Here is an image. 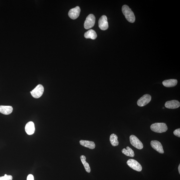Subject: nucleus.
<instances>
[{
    "instance_id": "obj_1",
    "label": "nucleus",
    "mask_w": 180,
    "mask_h": 180,
    "mask_svg": "<svg viewBox=\"0 0 180 180\" xmlns=\"http://www.w3.org/2000/svg\"><path fill=\"white\" fill-rule=\"evenodd\" d=\"M122 11L127 20L130 23L135 22V18L134 13L129 6L126 5L122 6Z\"/></svg>"
},
{
    "instance_id": "obj_2",
    "label": "nucleus",
    "mask_w": 180,
    "mask_h": 180,
    "mask_svg": "<svg viewBox=\"0 0 180 180\" xmlns=\"http://www.w3.org/2000/svg\"><path fill=\"white\" fill-rule=\"evenodd\" d=\"M150 129L154 132L162 133L166 132L168 130V127L164 123H156L150 126Z\"/></svg>"
},
{
    "instance_id": "obj_3",
    "label": "nucleus",
    "mask_w": 180,
    "mask_h": 180,
    "mask_svg": "<svg viewBox=\"0 0 180 180\" xmlns=\"http://www.w3.org/2000/svg\"><path fill=\"white\" fill-rule=\"evenodd\" d=\"M96 18L94 15L90 14L86 18L84 23V27L88 29L92 28L95 24Z\"/></svg>"
},
{
    "instance_id": "obj_4",
    "label": "nucleus",
    "mask_w": 180,
    "mask_h": 180,
    "mask_svg": "<svg viewBox=\"0 0 180 180\" xmlns=\"http://www.w3.org/2000/svg\"><path fill=\"white\" fill-rule=\"evenodd\" d=\"M44 88L41 84H39L31 92V94L34 98H38L41 97L43 94Z\"/></svg>"
},
{
    "instance_id": "obj_5",
    "label": "nucleus",
    "mask_w": 180,
    "mask_h": 180,
    "mask_svg": "<svg viewBox=\"0 0 180 180\" xmlns=\"http://www.w3.org/2000/svg\"><path fill=\"white\" fill-rule=\"evenodd\" d=\"M130 143L133 147L139 149H143V144L135 135H131L130 137Z\"/></svg>"
},
{
    "instance_id": "obj_6",
    "label": "nucleus",
    "mask_w": 180,
    "mask_h": 180,
    "mask_svg": "<svg viewBox=\"0 0 180 180\" xmlns=\"http://www.w3.org/2000/svg\"><path fill=\"white\" fill-rule=\"evenodd\" d=\"M127 164L130 168L137 171H141L142 167L140 164L134 159H130L127 162Z\"/></svg>"
},
{
    "instance_id": "obj_7",
    "label": "nucleus",
    "mask_w": 180,
    "mask_h": 180,
    "mask_svg": "<svg viewBox=\"0 0 180 180\" xmlns=\"http://www.w3.org/2000/svg\"><path fill=\"white\" fill-rule=\"evenodd\" d=\"M151 97L150 95L146 94L140 98L137 102V105L139 107H142L147 105L151 101Z\"/></svg>"
},
{
    "instance_id": "obj_8",
    "label": "nucleus",
    "mask_w": 180,
    "mask_h": 180,
    "mask_svg": "<svg viewBox=\"0 0 180 180\" xmlns=\"http://www.w3.org/2000/svg\"><path fill=\"white\" fill-rule=\"evenodd\" d=\"M98 26L101 30L105 31L109 28V24L107 22V16L103 15L99 18L98 21Z\"/></svg>"
},
{
    "instance_id": "obj_9",
    "label": "nucleus",
    "mask_w": 180,
    "mask_h": 180,
    "mask_svg": "<svg viewBox=\"0 0 180 180\" xmlns=\"http://www.w3.org/2000/svg\"><path fill=\"white\" fill-rule=\"evenodd\" d=\"M80 12V8L77 6L75 8H72L69 10L68 15L69 18L73 20H75L79 16Z\"/></svg>"
},
{
    "instance_id": "obj_10",
    "label": "nucleus",
    "mask_w": 180,
    "mask_h": 180,
    "mask_svg": "<svg viewBox=\"0 0 180 180\" xmlns=\"http://www.w3.org/2000/svg\"><path fill=\"white\" fill-rule=\"evenodd\" d=\"M151 147L154 149L156 150L160 154H164V151L163 149V147L159 141H152L150 143Z\"/></svg>"
},
{
    "instance_id": "obj_11",
    "label": "nucleus",
    "mask_w": 180,
    "mask_h": 180,
    "mask_svg": "<svg viewBox=\"0 0 180 180\" xmlns=\"http://www.w3.org/2000/svg\"><path fill=\"white\" fill-rule=\"evenodd\" d=\"M180 103L177 100H172L167 101L165 104V106L169 109H175L179 107Z\"/></svg>"
},
{
    "instance_id": "obj_12",
    "label": "nucleus",
    "mask_w": 180,
    "mask_h": 180,
    "mask_svg": "<svg viewBox=\"0 0 180 180\" xmlns=\"http://www.w3.org/2000/svg\"><path fill=\"white\" fill-rule=\"evenodd\" d=\"M25 130L27 134L31 135L35 132V124L32 122H29L26 124L25 126Z\"/></svg>"
},
{
    "instance_id": "obj_13",
    "label": "nucleus",
    "mask_w": 180,
    "mask_h": 180,
    "mask_svg": "<svg viewBox=\"0 0 180 180\" xmlns=\"http://www.w3.org/2000/svg\"><path fill=\"white\" fill-rule=\"evenodd\" d=\"M13 108L10 106H0V113L5 115H8L12 113Z\"/></svg>"
},
{
    "instance_id": "obj_14",
    "label": "nucleus",
    "mask_w": 180,
    "mask_h": 180,
    "mask_svg": "<svg viewBox=\"0 0 180 180\" xmlns=\"http://www.w3.org/2000/svg\"><path fill=\"white\" fill-rule=\"evenodd\" d=\"M177 81L175 79L166 80L162 82L163 85L166 87H172L177 85Z\"/></svg>"
},
{
    "instance_id": "obj_15",
    "label": "nucleus",
    "mask_w": 180,
    "mask_h": 180,
    "mask_svg": "<svg viewBox=\"0 0 180 180\" xmlns=\"http://www.w3.org/2000/svg\"><path fill=\"white\" fill-rule=\"evenodd\" d=\"M80 145L84 147L88 148L90 149H94L96 147L94 142L88 141L80 140L79 141Z\"/></svg>"
},
{
    "instance_id": "obj_16",
    "label": "nucleus",
    "mask_w": 180,
    "mask_h": 180,
    "mask_svg": "<svg viewBox=\"0 0 180 180\" xmlns=\"http://www.w3.org/2000/svg\"><path fill=\"white\" fill-rule=\"evenodd\" d=\"M84 37L86 39H95L97 37V35L96 31L92 29H90L85 33Z\"/></svg>"
},
{
    "instance_id": "obj_17",
    "label": "nucleus",
    "mask_w": 180,
    "mask_h": 180,
    "mask_svg": "<svg viewBox=\"0 0 180 180\" xmlns=\"http://www.w3.org/2000/svg\"><path fill=\"white\" fill-rule=\"evenodd\" d=\"M80 159H81L82 164L84 165V166L86 172L88 173H90L91 171L90 167L89 164L86 162V156L82 155L80 156Z\"/></svg>"
},
{
    "instance_id": "obj_18",
    "label": "nucleus",
    "mask_w": 180,
    "mask_h": 180,
    "mask_svg": "<svg viewBox=\"0 0 180 180\" xmlns=\"http://www.w3.org/2000/svg\"><path fill=\"white\" fill-rule=\"evenodd\" d=\"M122 152L123 154L127 156L131 157L132 158L134 156V151L128 147H126V149H123Z\"/></svg>"
},
{
    "instance_id": "obj_19",
    "label": "nucleus",
    "mask_w": 180,
    "mask_h": 180,
    "mask_svg": "<svg viewBox=\"0 0 180 180\" xmlns=\"http://www.w3.org/2000/svg\"><path fill=\"white\" fill-rule=\"evenodd\" d=\"M110 141L111 145L113 147L118 146L119 145V142L118 141V137L115 134H112L110 137Z\"/></svg>"
},
{
    "instance_id": "obj_20",
    "label": "nucleus",
    "mask_w": 180,
    "mask_h": 180,
    "mask_svg": "<svg viewBox=\"0 0 180 180\" xmlns=\"http://www.w3.org/2000/svg\"><path fill=\"white\" fill-rule=\"evenodd\" d=\"M12 177L11 175L5 174L4 176L0 177V180H12Z\"/></svg>"
},
{
    "instance_id": "obj_21",
    "label": "nucleus",
    "mask_w": 180,
    "mask_h": 180,
    "mask_svg": "<svg viewBox=\"0 0 180 180\" xmlns=\"http://www.w3.org/2000/svg\"><path fill=\"white\" fill-rule=\"evenodd\" d=\"M173 133L176 136H177L179 137H180V129L178 128L177 129V130H175L174 132H173Z\"/></svg>"
},
{
    "instance_id": "obj_22",
    "label": "nucleus",
    "mask_w": 180,
    "mask_h": 180,
    "mask_svg": "<svg viewBox=\"0 0 180 180\" xmlns=\"http://www.w3.org/2000/svg\"><path fill=\"white\" fill-rule=\"evenodd\" d=\"M27 180H34L33 176L31 174L29 175L27 177Z\"/></svg>"
},
{
    "instance_id": "obj_23",
    "label": "nucleus",
    "mask_w": 180,
    "mask_h": 180,
    "mask_svg": "<svg viewBox=\"0 0 180 180\" xmlns=\"http://www.w3.org/2000/svg\"><path fill=\"white\" fill-rule=\"evenodd\" d=\"M178 170H179V174H180V164H179V166Z\"/></svg>"
}]
</instances>
